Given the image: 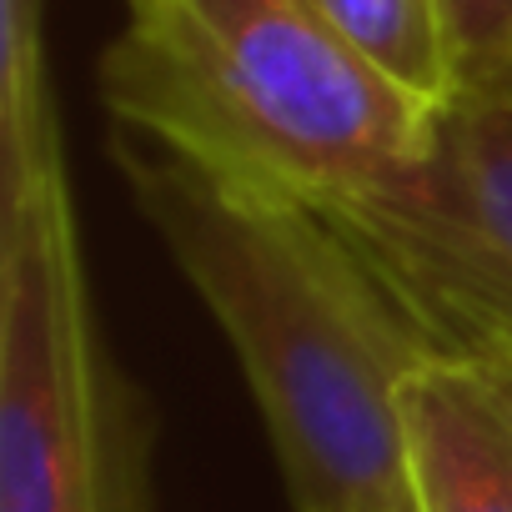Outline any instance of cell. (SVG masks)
<instances>
[{"instance_id": "4", "label": "cell", "mask_w": 512, "mask_h": 512, "mask_svg": "<svg viewBox=\"0 0 512 512\" xmlns=\"http://www.w3.org/2000/svg\"><path fill=\"white\" fill-rule=\"evenodd\" d=\"M332 221L437 352L512 367V71L462 81L422 156Z\"/></svg>"}, {"instance_id": "1", "label": "cell", "mask_w": 512, "mask_h": 512, "mask_svg": "<svg viewBox=\"0 0 512 512\" xmlns=\"http://www.w3.org/2000/svg\"><path fill=\"white\" fill-rule=\"evenodd\" d=\"M111 156L231 342L292 512H407L402 382L437 347L332 211L136 136Z\"/></svg>"}, {"instance_id": "3", "label": "cell", "mask_w": 512, "mask_h": 512, "mask_svg": "<svg viewBox=\"0 0 512 512\" xmlns=\"http://www.w3.org/2000/svg\"><path fill=\"white\" fill-rule=\"evenodd\" d=\"M0 512H156V412L96 327L66 166L0 206Z\"/></svg>"}, {"instance_id": "6", "label": "cell", "mask_w": 512, "mask_h": 512, "mask_svg": "<svg viewBox=\"0 0 512 512\" xmlns=\"http://www.w3.org/2000/svg\"><path fill=\"white\" fill-rule=\"evenodd\" d=\"M66 166L46 81V0H0V206Z\"/></svg>"}, {"instance_id": "2", "label": "cell", "mask_w": 512, "mask_h": 512, "mask_svg": "<svg viewBox=\"0 0 512 512\" xmlns=\"http://www.w3.org/2000/svg\"><path fill=\"white\" fill-rule=\"evenodd\" d=\"M101 101L121 136L327 211L397 181L432 126L347 46L322 0H141L101 56Z\"/></svg>"}, {"instance_id": "10", "label": "cell", "mask_w": 512, "mask_h": 512, "mask_svg": "<svg viewBox=\"0 0 512 512\" xmlns=\"http://www.w3.org/2000/svg\"><path fill=\"white\" fill-rule=\"evenodd\" d=\"M407 512H412V507H407Z\"/></svg>"}, {"instance_id": "5", "label": "cell", "mask_w": 512, "mask_h": 512, "mask_svg": "<svg viewBox=\"0 0 512 512\" xmlns=\"http://www.w3.org/2000/svg\"><path fill=\"white\" fill-rule=\"evenodd\" d=\"M412 512H512V367L432 352L402 382Z\"/></svg>"}, {"instance_id": "8", "label": "cell", "mask_w": 512, "mask_h": 512, "mask_svg": "<svg viewBox=\"0 0 512 512\" xmlns=\"http://www.w3.org/2000/svg\"><path fill=\"white\" fill-rule=\"evenodd\" d=\"M442 6L462 81L512 71V0H442Z\"/></svg>"}, {"instance_id": "7", "label": "cell", "mask_w": 512, "mask_h": 512, "mask_svg": "<svg viewBox=\"0 0 512 512\" xmlns=\"http://www.w3.org/2000/svg\"><path fill=\"white\" fill-rule=\"evenodd\" d=\"M347 46L402 96L437 111L457 96V51L442 0H322Z\"/></svg>"}, {"instance_id": "9", "label": "cell", "mask_w": 512, "mask_h": 512, "mask_svg": "<svg viewBox=\"0 0 512 512\" xmlns=\"http://www.w3.org/2000/svg\"><path fill=\"white\" fill-rule=\"evenodd\" d=\"M126 6H141V0H126Z\"/></svg>"}]
</instances>
